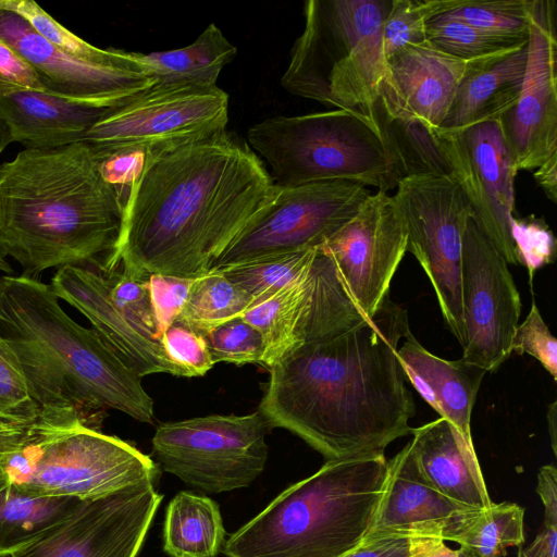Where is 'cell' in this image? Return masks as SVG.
Here are the masks:
<instances>
[{
    "mask_svg": "<svg viewBox=\"0 0 557 557\" xmlns=\"http://www.w3.org/2000/svg\"><path fill=\"white\" fill-rule=\"evenodd\" d=\"M433 488L420 474L408 444L387 461L385 490L364 541L389 536H436L469 510Z\"/></svg>",
    "mask_w": 557,
    "mask_h": 557,
    "instance_id": "22",
    "label": "cell"
},
{
    "mask_svg": "<svg viewBox=\"0 0 557 557\" xmlns=\"http://www.w3.org/2000/svg\"><path fill=\"white\" fill-rule=\"evenodd\" d=\"M461 305V360L496 371L512 354L521 299L507 262L472 218L463 235Z\"/></svg>",
    "mask_w": 557,
    "mask_h": 557,
    "instance_id": "14",
    "label": "cell"
},
{
    "mask_svg": "<svg viewBox=\"0 0 557 557\" xmlns=\"http://www.w3.org/2000/svg\"><path fill=\"white\" fill-rule=\"evenodd\" d=\"M0 9L10 10L24 20L63 53L79 61L117 66L135 60L133 52L119 49H100L83 40L49 15L40 5L30 0H0Z\"/></svg>",
    "mask_w": 557,
    "mask_h": 557,
    "instance_id": "35",
    "label": "cell"
},
{
    "mask_svg": "<svg viewBox=\"0 0 557 557\" xmlns=\"http://www.w3.org/2000/svg\"><path fill=\"white\" fill-rule=\"evenodd\" d=\"M425 37L440 51L467 61L502 59L529 40L486 33L446 14L428 22Z\"/></svg>",
    "mask_w": 557,
    "mask_h": 557,
    "instance_id": "32",
    "label": "cell"
},
{
    "mask_svg": "<svg viewBox=\"0 0 557 557\" xmlns=\"http://www.w3.org/2000/svg\"><path fill=\"white\" fill-rule=\"evenodd\" d=\"M396 189L393 196L405 220L407 251L428 275L442 315L463 347L461 259L465 231L472 218L470 203L450 176H408Z\"/></svg>",
    "mask_w": 557,
    "mask_h": 557,
    "instance_id": "12",
    "label": "cell"
},
{
    "mask_svg": "<svg viewBox=\"0 0 557 557\" xmlns=\"http://www.w3.org/2000/svg\"><path fill=\"white\" fill-rule=\"evenodd\" d=\"M194 278L154 274L148 277L150 299L161 342L163 333L176 322Z\"/></svg>",
    "mask_w": 557,
    "mask_h": 557,
    "instance_id": "44",
    "label": "cell"
},
{
    "mask_svg": "<svg viewBox=\"0 0 557 557\" xmlns=\"http://www.w3.org/2000/svg\"><path fill=\"white\" fill-rule=\"evenodd\" d=\"M512 352L534 357L552 377L557 380V341L534 301L525 320L516 329Z\"/></svg>",
    "mask_w": 557,
    "mask_h": 557,
    "instance_id": "42",
    "label": "cell"
},
{
    "mask_svg": "<svg viewBox=\"0 0 557 557\" xmlns=\"http://www.w3.org/2000/svg\"><path fill=\"white\" fill-rule=\"evenodd\" d=\"M0 39L28 61L50 94L102 109L122 106L156 84L136 58L125 65H96L72 58L21 15L0 9Z\"/></svg>",
    "mask_w": 557,
    "mask_h": 557,
    "instance_id": "19",
    "label": "cell"
},
{
    "mask_svg": "<svg viewBox=\"0 0 557 557\" xmlns=\"http://www.w3.org/2000/svg\"><path fill=\"white\" fill-rule=\"evenodd\" d=\"M274 183L233 134L145 154L123 208L115 248L102 272L195 278L264 203Z\"/></svg>",
    "mask_w": 557,
    "mask_h": 557,
    "instance_id": "2",
    "label": "cell"
},
{
    "mask_svg": "<svg viewBox=\"0 0 557 557\" xmlns=\"http://www.w3.org/2000/svg\"><path fill=\"white\" fill-rule=\"evenodd\" d=\"M528 44L492 65L471 73L460 84L448 115L438 128L458 132L497 121L518 101L525 74Z\"/></svg>",
    "mask_w": 557,
    "mask_h": 557,
    "instance_id": "26",
    "label": "cell"
},
{
    "mask_svg": "<svg viewBox=\"0 0 557 557\" xmlns=\"http://www.w3.org/2000/svg\"><path fill=\"white\" fill-rule=\"evenodd\" d=\"M410 557H460L459 549H453L436 536H411Z\"/></svg>",
    "mask_w": 557,
    "mask_h": 557,
    "instance_id": "49",
    "label": "cell"
},
{
    "mask_svg": "<svg viewBox=\"0 0 557 557\" xmlns=\"http://www.w3.org/2000/svg\"><path fill=\"white\" fill-rule=\"evenodd\" d=\"M370 195L367 186L350 181L274 184L210 270L320 247L355 216Z\"/></svg>",
    "mask_w": 557,
    "mask_h": 557,
    "instance_id": "11",
    "label": "cell"
},
{
    "mask_svg": "<svg viewBox=\"0 0 557 557\" xmlns=\"http://www.w3.org/2000/svg\"><path fill=\"white\" fill-rule=\"evenodd\" d=\"M318 248L271 256L219 271L258 304L300 277L313 261Z\"/></svg>",
    "mask_w": 557,
    "mask_h": 557,
    "instance_id": "34",
    "label": "cell"
},
{
    "mask_svg": "<svg viewBox=\"0 0 557 557\" xmlns=\"http://www.w3.org/2000/svg\"><path fill=\"white\" fill-rule=\"evenodd\" d=\"M408 443L422 478L447 498L471 509L492 504L473 443L446 419L412 428Z\"/></svg>",
    "mask_w": 557,
    "mask_h": 557,
    "instance_id": "23",
    "label": "cell"
},
{
    "mask_svg": "<svg viewBox=\"0 0 557 557\" xmlns=\"http://www.w3.org/2000/svg\"><path fill=\"white\" fill-rule=\"evenodd\" d=\"M536 183L546 197L554 203L557 201V158H553L533 171Z\"/></svg>",
    "mask_w": 557,
    "mask_h": 557,
    "instance_id": "50",
    "label": "cell"
},
{
    "mask_svg": "<svg viewBox=\"0 0 557 557\" xmlns=\"http://www.w3.org/2000/svg\"><path fill=\"white\" fill-rule=\"evenodd\" d=\"M407 240L405 220L394 196L377 190L320 246L335 262L350 297L368 319L388 297L393 276L407 252Z\"/></svg>",
    "mask_w": 557,
    "mask_h": 557,
    "instance_id": "17",
    "label": "cell"
},
{
    "mask_svg": "<svg viewBox=\"0 0 557 557\" xmlns=\"http://www.w3.org/2000/svg\"><path fill=\"white\" fill-rule=\"evenodd\" d=\"M55 296L78 310L100 337L143 377L182 372L166 357L161 342L147 335L116 309L110 299L106 274L95 268L58 269L50 284Z\"/></svg>",
    "mask_w": 557,
    "mask_h": 557,
    "instance_id": "21",
    "label": "cell"
},
{
    "mask_svg": "<svg viewBox=\"0 0 557 557\" xmlns=\"http://www.w3.org/2000/svg\"><path fill=\"white\" fill-rule=\"evenodd\" d=\"M125 196L85 143L24 149L0 164V252L24 276L45 270H102L119 239Z\"/></svg>",
    "mask_w": 557,
    "mask_h": 557,
    "instance_id": "3",
    "label": "cell"
},
{
    "mask_svg": "<svg viewBox=\"0 0 557 557\" xmlns=\"http://www.w3.org/2000/svg\"><path fill=\"white\" fill-rule=\"evenodd\" d=\"M498 60H462L428 41L397 50L385 59L379 88L380 122L401 120L438 129L461 82Z\"/></svg>",
    "mask_w": 557,
    "mask_h": 557,
    "instance_id": "20",
    "label": "cell"
},
{
    "mask_svg": "<svg viewBox=\"0 0 557 557\" xmlns=\"http://www.w3.org/2000/svg\"><path fill=\"white\" fill-rule=\"evenodd\" d=\"M152 482L81 499L61 521L9 557H137L162 502Z\"/></svg>",
    "mask_w": 557,
    "mask_h": 557,
    "instance_id": "16",
    "label": "cell"
},
{
    "mask_svg": "<svg viewBox=\"0 0 557 557\" xmlns=\"http://www.w3.org/2000/svg\"><path fill=\"white\" fill-rule=\"evenodd\" d=\"M444 541L476 557H503L524 542V509L517 504H491L454 517L442 533Z\"/></svg>",
    "mask_w": 557,
    "mask_h": 557,
    "instance_id": "29",
    "label": "cell"
},
{
    "mask_svg": "<svg viewBox=\"0 0 557 557\" xmlns=\"http://www.w3.org/2000/svg\"><path fill=\"white\" fill-rule=\"evenodd\" d=\"M23 90L49 92L35 67L0 39V98Z\"/></svg>",
    "mask_w": 557,
    "mask_h": 557,
    "instance_id": "45",
    "label": "cell"
},
{
    "mask_svg": "<svg viewBox=\"0 0 557 557\" xmlns=\"http://www.w3.org/2000/svg\"><path fill=\"white\" fill-rule=\"evenodd\" d=\"M460 2L461 0H392V8L382 28L385 59L406 46L426 41L428 22L456 9Z\"/></svg>",
    "mask_w": 557,
    "mask_h": 557,
    "instance_id": "37",
    "label": "cell"
},
{
    "mask_svg": "<svg viewBox=\"0 0 557 557\" xmlns=\"http://www.w3.org/2000/svg\"><path fill=\"white\" fill-rule=\"evenodd\" d=\"M0 333L39 406L71 407L88 417L110 408L140 422L153 421V399L143 376L94 329L70 318L50 284L1 275Z\"/></svg>",
    "mask_w": 557,
    "mask_h": 557,
    "instance_id": "4",
    "label": "cell"
},
{
    "mask_svg": "<svg viewBox=\"0 0 557 557\" xmlns=\"http://www.w3.org/2000/svg\"><path fill=\"white\" fill-rule=\"evenodd\" d=\"M536 493L544 506V522L557 525V470L545 465L537 473Z\"/></svg>",
    "mask_w": 557,
    "mask_h": 557,
    "instance_id": "47",
    "label": "cell"
},
{
    "mask_svg": "<svg viewBox=\"0 0 557 557\" xmlns=\"http://www.w3.org/2000/svg\"><path fill=\"white\" fill-rule=\"evenodd\" d=\"M247 138L278 186L350 181L387 193L400 181L383 134L344 110L270 117Z\"/></svg>",
    "mask_w": 557,
    "mask_h": 557,
    "instance_id": "8",
    "label": "cell"
},
{
    "mask_svg": "<svg viewBox=\"0 0 557 557\" xmlns=\"http://www.w3.org/2000/svg\"><path fill=\"white\" fill-rule=\"evenodd\" d=\"M397 356L406 379L424 401L473 443L471 413L486 371L461 359L450 361L433 355L411 331L398 346Z\"/></svg>",
    "mask_w": 557,
    "mask_h": 557,
    "instance_id": "24",
    "label": "cell"
},
{
    "mask_svg": "<svg viewBox=\"0 0 557 557\" xmlns=\"http://www.w3.org/2000/svg\"><path fill=\"white\" fill-rule=\"evenodd\" d=\"M532 5L533 0H461L445 14L486 33L528 39Z\"/></svg>",
    "mask_w": 557,
    "mask_h": 557,
    "instance_id": "36",
    "label": "cell"
},
{
    "mask_svg": "<svg viewBox=\"0 0 557 557\" xmlns=\"http://www.w3.org/2000/svg\"><path fill=\"white\" fill-rule=\"evenodd\" d=\"M161 344L182 376H202L214 366L206 337L180 323L163 333Z\"/></svg>",
    "mask_w": 557,
    "mask_h": 557,
    "instance_id": "41",
    "label": "cell"
},
{
    "mask_svg": "<svg viewBox=\"0 0 557 557\" xmlns=\"http://www.w3.org/2000/svg\"><path fill=\"white\" fill-rule=\"evenodd\" d=\"M158 478L148 455L74 408L40 406L28 420L0 421V488L94 499Z\"/></svg>",
    "mask_w": 557,
    "mask_h": 557,
    "instance_id": "6",
    "label": "cell"
},
{
    "mask_svg": "<svg viewBox=\"0 0 557 557\" xmlns=\"http://www.w3.org/2000/svg\"><path fill=\"white\" fill-rule=\"evenodd\" d=\"M225 535L219 505L210 497L181 491L169 503L163 549L170 557H216Z\"/></svg>",
    "mask_w": 557,
    "mask_h": 557,
    "instance_id": "27",
    "label": "cell"
},
{
    "mask_svg": "<svg viewBox=\"0 0 557 557\" xmlns=\"http://www.w3.org/2000/svg\"><path fill=\"white\" fill-rule=\"evenodd\" d=\"M0 272H3L5 274H10L13 272L12 268L8 263V261L4 259V256L0 252Z\"/></svg>",
    "mask_w": 557,
    "mask_h": 557,
    "instance_id": "53",
    "label": "cell"
},
{
    "mask_svg": "<svg viewBox=\"0 0 557 557\" xmlns=\"http://www.w3.org/2000/svg\"><path fill=\"white\" fill-rule=\"evenodd\" d=\"M228 95L215 86L154 84L126 103L107 109L83 141L100 161L154 154L225 132Z\"/></svg>",
    "mask_w": 557,
    "mask_h": 557,
    "instance_id": "9",
    "label": "cell"
},
{
    "mask_svg": "<svg viewBox=\"0 0 557 557\" xmlns=\"http://www.w3.org/2000/svg\"><path fill=\"white\" fill-rule=\"evenodd\" d=\"M106 110L46 91L23 90L0 98L13 141L25 149L81 143Z\"/></svg>",
    "mask_w": 557,
    "mask_h": 557,
    "instance_id": "25",
    "label": "cell"
},
{
    "mask_svg": "<svg viewBox=\"0 0 557 557\" xmlns=\"http://www.w3.org/2000/svg\"><path fill=\"white\" fill-rule=\"evenodd\" d=\"M511 235L520 258V264L529 270L530 277L536 269L552 262L555 256L556 240L546 223L529 216L511 221Z\"/></svg>",
    "mask_w": 557,
    "mask_h": 557,
    "instance_id": "43",
    "label": "cell"
},
{
    "mask_svg": "<svg viewBox=\"0 0 557 557\" xmlns=\"http://www.w3.org/2000/svg\"><path fill=\"white\" fill-rule=\"evenodd\" d=\"M459 553H460V557H476V556H474L468 552L461 550V549H459Z\"/></svg>",
    "mask_w": 557,
    "mask_h": 557,
    "instance_id": "54",
    "label": "cell"
},
{
    "mask_svg": "<svg viewBox=\"0 0 557 557\" xmlns=\"http://www.w3.org/2000/svg\"><path fill=\"white\" fill-rule=\"evenodd\" d=\"M409 332L406 310L387 297L372 318L284 354L269 369L258 411L326 460L384 454L412 429L397 356Z\"/></svg>",
    "mask_w": 557,
    "mask_h": 557,
    "instance_id": "1",
    "label": "cell"
},
{
    "mask_svg": "<svg viewBox=\"0 0 557 557\" xmlns=\"http://www.w3.org/2000/svg\"><path fill=\"white\" fill-rule=\"evenodd\" d=\"M556 71L555 2L533 0L521 92L499 120L517 173L557 158Z\"/></svg>",
    "mask_w": 557,
    "mask_h": 557,
    "instance_id": "18",
    "label": "cell"
},
{
    "mask_svg": "<svg viewBox=\"0 0 557 557\" xmlns=\"http://www.w3.org/2000/svg\"><path fill=\"white\" fill-rule=\"evenodd\" d=\"M547 421H548V432H549V436H550L552 449H553L554 454L556 455L557 454V436H556V433H557V428H556L557 403L556 401L550 404V406L548 407Z\"/></svg>",
    "mask_w": 557,
    "mask_h": 557,
    "instance_id": "51",
    "label": "cell"
},
{
    "mask_svg": "<svg viewBox=\"0 0 557 557\" xmlns=\"http://www.w3.org/2000/svg\"><path fill=\"white\" fill-rule=\"evenodd\" d=\"M392 0H308L305 28L282 85L350 112L383 134L379 88L385 66L382 28Z\"/></svg>",
    "mask_w": 557,
    "mask_h": 557,
    "instance_id": "7",
    "label": "cell"
},
{
    "mask_svg": "<svg viewBox=\"0 0 557 557\" xmlns=\"http://www.w3.org/2000/svg\"><path fill=\"white\" fill-rule=\"evenodd\" d=\"M255 300L219 270L194 278L185 305L176 320L201 335L242 317Z\"/></svg>",
    "mask_w": 557,
    "mask_h": 557,
    "instance_id": "31",
    "label": "cell"
},
{
    "mask_svg": "<svg viewBox=\"0 0 557 557\" xmlns=\"http://www.w3.org/2000/svg\"><path fill=\"white\" fill-rule=\"evenodd\" d=\"M269 425L252 413L208 414L163 422L152 437L161 469L207 494L249 486L268 460Z\"/></svg>",
    "mask_w": 557,
    "mask_h": 557,
    "instance_id": "10",
    "label": "cell"
},
{
    "mask_svg": "<svg viewBox=\"0 0 557 557\" xmlns=\"http://www.w3.org/2000/svg\"><path fill=\"white\" fill-rule=\"evenodd\" d=\"M39 409L14 350L0 333V421L28 420Z\"/></svg>",
    "mask_w": 557,
    "mask_h": 557,
    "instance_id": "39",
    "label": "cell"
},
{
    "mask_svg": "<svg viewBox=\"0 0 557 557\" xmlns=\"http://www.w3.org/2000/svg\"><path fill=\"white\" fill-rule=\"evenodd\" d=\"M237 49L215 24H210L190 45L148 54L135 52L156 84L215 86L222 69Z\"/></svg>",
    "mask_w": 557,
    "mask_h": 557,
    "instance_id": "28",
    "label": "cell"
},
{
    "mask_svg": "<svg viewBox=\"0 0 557 557\" xmlns=\"http://www.w3.org/2000/svg\"><path fill=\"white\" fill-rule=\"evenodd\" d=\"M81 499L32 497L0 488V557L10 556L65 518Z\"/></svg>",
    "mask_w": 557,
    "mask_h": 557,
    "instance_id": "30",
    "label": "cell"
},
{
    "mask_svg": "<svg viewBox=\"0 0 557 557\" xmlns=\"http://www.w3.org/2000/svg\"><path fill=\"white\" fill-rule=\"evenodd\" d=\"M103 273L107 276L110 299L116 309L134 326L159 341L148 277L136 278L119 270Z\"/></svg>",
    "mask_w": 557,
    "mask_h": 557,
    "instance_id": "40",
    "label": "cell"
},
{
    "mask_svg": "<svg viewBox=\"0 0 557 557\" xmlns=\"http://www.w3.org/2000/svg\"><path fill=\"white\" fill-rule=\"evenodd\" d=\"M211 358L215 363L236 366L261 363L263 339L261 334L242 317L230 320L205 335Z\"/></svg>",
    "mask_w": 557,
    "mask_h": 557,
    "instance_id": "38",
    "label": "cell"
},
{
    "mask_svg": "<svg viewBox=\"0 0 557 557\" xmlns=\"http://www.w3.org/2000/svg\"><path fill=\"white\" fill-rule=\"evenodd\" d=\"M13 141L10 127L0 112V154Z\"/></svg>",
    "mask_w": 557,
    "mask_h": 557,
    "instance_id": "52",
    "label": "cell"
},
{
    "mask_svg": "<svg viewBox=\"0 0 557 557\" xmlns=\"http://www.w3.org/2000/svg\"><path fill=\"white\" fill-rule=\"evenodd\" d=\"M432 132L472 219L507 263L520 264L511 235L517 172L499 120L458 132Z\"/></svg>",
    "mask_w": 557,
    "mask_h": 557,
    "instance_id": "15",
    "label": "cell"
},
{
    "mask_svg": "<svg viewBox=\"0 0 557 557\" xmlns=\"http://www.w3.org/2000/svg\"><path fill=\"white\" fill-rule=\"evenodd\" d=\"M381 125L400 181L424 174L450 176L448 164L431 129L417 122L401 120H381Z\"/></svg>",
    "mask_w": 557,
    "mask_h": 557,
    "instance_id": "33",
    "label": "cell"
},
{
    "mask_svg": "<svg viewBox=\"0 0 557 557\" xmlns=\"http://www.w3.org/2000/svg\"><path fill=\"white\" fill-rule=\"evenodd\" d=\"M411 536H389L363 541L343 557H410Z\"/></svg>",
    "mask_w": 557,
    "mask_h": 557,
    "instance_id": "46",
    "label": "cell"
},
{
    "mask_svg": "<svg viewBox=\"0 0 557 557\" xmlns=\"http://www.w3.org/2000/svg\"><path fill=\"white\" fill-rule=\"evenodd\" d=\"M242 318L261 334L260 364L268 370L287 351L368 319L350 297L335 262L320 247L300 277L255 304Z\"/></svg>",
    "mask_w": 557,
    "mask_h": 557,
    "instance_id": "13",
    "label": "cell"
},
{
    "mask_svg": "<svg viewBox=\"0 0 557 557\" xmlns=\"http://www.w3.org/2000/svg\"><path fill=\"white\" fill-rule=\"evenodd\" d=\"M517 557H557V525L543 522L533 542L520 548Z\"/></svg>",
    "mask_w": 557,
    "mask_h": 557,
    "instance_id": "48",
    "label": "cell"
},
{
    "mask_svg": "<svg viewBox=\"0 0 557 557\" xmlns=\"http://www.w3.org/2000/svg\"><path fill=\"white\" fill-rule=\"evenodd\" d=\"M386 476L384 454L326 460L235 531L222 552L226 557H343L371 530Z\"/></svg>",
    "mask_w": 557,
    "mask_h": 557,
    "instance_id": "5",
    "label": "cell"
}]
</instances>
